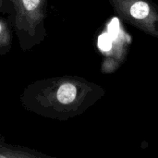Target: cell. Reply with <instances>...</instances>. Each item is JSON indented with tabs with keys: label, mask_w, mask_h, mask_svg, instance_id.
Returning <instances> with one entry per match:
<instances>
[{
	"label": "cell",
	"mask_w": 158,
	"mask_h": 158,
	"mask_svg": "<svg viewBox=\"0 0 158 158\" xmlns=\"http://www.w3.org/2000/svg\"><path fill=\"white\" fill-rule=\"evenodd\" d=\"M89 91V85L80 78L54 77L29 84L19 100L22 106L31 113L66 120L83 110Z\"/></svg>",
	"instance_id": "cell-1"
},
{
	"label": "cell",
	"mask_w": 158,
	"mask_h": 158,
	"mask_svg": "<svg viewBox=\"0 0 158 158\" xmlns=\"http://www.w3.org/2000/svg\"><path fill=\"white\" fill-rule=\"evenodd\" d=\"M14 6V31L22 51H30L46 38L47 0H9Z\"/></svg>",
	"instance_id": "cell-2"
},
{
	"label": "cell",
	"mask_w": 158,
	"mask_h": 158,
	"mask_svg": "<svg viewBox=\"0 0 158 158\" xmlns=\"http://www.w3.org/2000/svg\"><path fill=\"white\" fill-rule=\"evenodd\" d=\"M118 13L142 31L158 36V8L148 0H110Z\"/></svg>",
	"instance_id": "cell-3"
},
{
	"label": "cell",
	"mask_w": 158,
	"mask_h": 158,
	"mask_svg": "<svg viewBox=\"0 0 158 158\" xmlns=\"http://www.w3.org/2000/svg\"><path fill=\"white\" fill-rule=\"evenodd\" d=\"M15 31L12 14H0V56L6 55L13 44Z\"/></svg>",
	"instance_id": "cell-4"
},
{
	"label": "cell",
	"mask_w": 158,
	"mask_h": 158,
	"mask_svg": "<svg viewBox=\"0 0 158 158\" xmlns=\"http://www.w3.org/2000/svg\"><path fill=\"white\" fill-rule=\"evenodd\" d=\"M0 14H14V6L9 0H0Z\"/></svg>",
	"instance_id": "cell-5"
}]
</instances>
